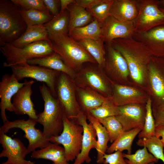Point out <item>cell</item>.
<instances>
[{"instance_id":"obj_36","label":"cell","mask_w":164,"mask_h":164,"mask_svg":"<svg viewBox=\"0 0 164 164\" xmlns=\"http://www.w3.org/2000/svg\"><path fill=\"white\" fill-rule=\"evenodd\" d=\"M146 114L144 126L138 135L139 138H148L155 135V126L153 115L152 101L149 97L146 104Z\"/></svg>"},{"instance_id":"obj_43","label":"cell","mask_w":164,"mask_h":164,"mask_svg":"<svg viewBox=\"0 0 164 164\" xmlns=\"http://www.w3.org/2000/svg\"><path fill=\"white\" fill-rule=\"evenodd\" d=\"M152 109L155 128L160 127L164 128V109L160 110Z\"/></svg>"},{"instance_id":"obj_28","label":"cell","mask_w":164,"mask_h":164,"mask_svg":"<svg viewBox=\"0 0 164 164\" xmlns=\"http://www.w3.org/2000/svg\"><path fill=\"white\" fill-rule=\"evenodd\" d=\"M67 9L69 13L68 34L74 29L85 26L94 19L86 9L75 3L70 4Z\"/></svg>"},{"instance_id":"obj_11","label":"cell","mask_w":164,"mask_h":164,"mask_svg":"<svg viewBox=\"0 0 164 164\" xmlns=\"http://www.w3.org/2000/svg\"><path fill=\"white\" fill-rule=\"evenodd\" d=\"M137 1L139 9L134 20L135 32H145L164 24V12L159 7V0Z\"/></svg>"},{"instance_id":"obj_13","label":"cell","mask_w":164,"mask_h":164,"mask_svg":"<svg viewBox=\"0 0 164 164\" xmlns=\"http://www.w3.org/2000/svg\"><path fill=\"white\" fill-rule=\"evenodd\" d=\"M13 74L19 81L25 78H30L45 83L56 98V81L60 72L37 65H31L27 63L12 66Z\"/></svg>"},{"instance_id":"obj_44","label":"cell","mask_w":164,"mask_h":164,"mask_svg":"<svg viewBox=\"0 0 164 164\" xmlns=\"http://www.w3.org/2000/svg\"><path fill=\"white\" fill-rule=\"evenodd\" d=\"M101 0H75V3L86 9H91L99 3Z\"/></svg>"},{"instance_id":"obj_32","label":"cell","mask_w":164,"mask_h":164,"mask_svg":"<svg viewBox=\"0 0 164 164\" xmlns=\"http://www.w3.org/2000/svg\"><path fill=\"white\" fill-rule=\"evenodd\" d=\"M69 13L65 10L60 11L59 14L43 25L49 35L68 34Z\"/></svg>"},{"instance_id":"obj_26","label":"cell","mask_w":164,"mask_h":164,"mask_svg":"<svg viewBox=\"0 0 164 164\" xmlns=\"http://www.w3.org/2000/svg\"><path fill=\"white\" fill-rule=\"evenodd\" d=\"M63 147L56 143L50 142L45 147L35 150L31 154L33 158L49 160L54 164H69L65 155Z\"/></svg>"},{"instance_id":"obj_50","label":"cell","mask_w":164,"mask_h":164,"mask_svg":"<svg viewBox=\"0 0 164 164\" xmlns=\"http://www.w3.org/2000/svg\"></svg>"},{"instance_id":"obj_18","label":"cell","mask_w":164,"mask_h":164,"mask_svg":"<svg viewBox=\"0 0 164 164\" xmlns=\"http://www.w3.org/2000/svg\"><path fill=\"white\" fill-rule=\"evenodd\" d=\"M133 38L142 43L152 56L164 58V24L145 32H135Z\"/></svg>"},{"instance_id":"obj_2","label":"cell","mask_w":164,"mask_h":164,"mask_svg":"<svg viewBox=\"0 0 164 164\" xmlns=\"http://www.w3.org/2000/svg\"><path fill=\"white\" fill-rule=\"evenodd\" d=\"M49 37L54 52L76 73L82 68L85 63H97L82 45L68 34L49 35Z\"/></svg>"},{"instance_id":"obj_9","label":"cell","mask_w":164,"mask_h":164,"mask_svg":"<svg viewBox=\"0 0 164 164\" xmlns=\"http://www.w3.org/2000/svg\"><path fill=\"white\" fill-rule=\"evenodd\" d=\"M77 86L74 79L60 72L55 85L56 98L60 103L67 117L76 119L82 111L76 96Z\"/></svg>"},{"instance_id":"obj_47","label":"cell","mask_w":164,"mask_h":164,"mask_svg":"<svg viewBox=\"0 0 164 164\" xmlns=\"http://www.w3.org/2000/svg\"><path fill=\"white\" fill-rule=\"evenodd\" d=\"M159 5L162 7L161 8L164 9V0H159Z\"/></svg>"},{"instance_id":"obj_41","label":"cell","mask_w":164,"mask_h":164,"mask_svg":"<svg viewBox=\"0 0 164 164\" xmlns=\"http://www.w3.org/2000/svg\"><path fill=\"white\" fill-rule=\"evenodd\" d=\"M123 153L122 152L117 151L111 154H105L103 164H128L124 159Z\"/></svg>"},{"instance_id":"obj_48","label":"cell","mask_w":164,"mask_h":164,"mask_svg":"<svg viewBox=\"0 0 164 164\" xmlns=\"http://www.w3.org/2000/svg\"><path fill=\"white\" fill-rule=\"evenodd\" d=\"M160 9L163 12H164V9H162L161 8H160Z\"/></svg>"},{"instance_id":"obj_3","label":"cell","mask_w":164,"mask_h":164,"mask_svg":"<svg viewBox=\"0 0 164 164\" xmlns=\"http://www.w3.org/2000/svg\"><path fill=\"white\" fill-rule=\"evenodd\" d=\"M39 91L44 102L43 111L37 114V122L43 125V132L47 138L59 135L63 128V109L58 100L43 83Z\"/></svg>"},{"instance_id":"obj_1","label":"cell","mask_w":164,"mask_h":164,"mask_svg":"<svg viewBox=\"0 0 164 164\" xmlns=\"http://www.w3.org/2000/svg\"><path fill=\"white\" fill-rule=\"evenodd\" d=\"M110 43L125 58L134 85L145 91L147 67L152 56L145 47L133 37L116 39Z\"/></svg>"},{"instance_id":"obj_6","label":"cell","mask_w":164,"mask_h":164,"mask_svg":"<svg viewBox=\"0 0 164 164\" xmlns=\"http://www.w3.org/2000/svg\"><path fill=\"white\" fill-rule=\"evenodd\" d=\"M63 121V128L61 133L50 137V142L62 145L67 161H73L81 150L83 128L77 119H69L65 113Z\"/></svg>"},{"instance_id":"obj_25","label":"cell","mask_w":164,"mask_h":164,"mask_svg":"<svg viewBox=\"0 0 164 164\" xmlns=\"http://www.w3.org/2000/svg\"><path fill=\"white\" fill-rule=\"evenodd\" d=\"M42 40L50 41L49 34L44 25H40L27 27L20 37L10 44L15 47L21 48Z\"/></svg>"},{"instance_id":"obj_17","label":"cell","mask_w":164,"mask_h":164,"mask_svg":"<svg viewBox=\"0 0 164 164\" xmlns=\"http://www.w3.org/2000/svg\"><path fill=\"white\" fill-rule=\"evenodd\" d=\"M102 37L105 43H109L118 39L133 37L135 32L134 20L120 21L110 15L101 27Z\"/></svg>"},{"instance_id":"obj_40","label":"cell","mask_w":164,"mask_h":164,"mask_svg":"<svg viewBox=\"0 0 164 164\" xmlns=\"http://www.w3.org/2000/svg\"><path fill=\"white\" fill-rule=\"evenodd\" d=\"M11 0L22 9L26 10H38L49 12L46 8L43 0Z\"/></svg>"},{"instance_id":"obj_22","label":"cell","mask_w":164,"mask_h":164,"mask_svg":"<svg viewBox=\"0 0 164 164\" xmlns=\"http://www.w3.org/2000/svg\"><path fill=\"white\" fill-rule=\"evenodd\" d=\"M137 0H114L110 15L122 22L135 20L138 12Z\"/></svg>"},{"instance_id":"obj_35","label":"cell","mask_w":164,"mask_h":164,"mask_svg":"<svg viewBox=\"0 0 164 164\" xmlns=\"http://www.w3.org/2000/svg\"><path fill=\"white\" fill-rule=\"evenodd\" d=\"M114 0H101L93 8L86 9L96 19L101 27L105 21L110 15V10Z\"/></svg>"},{"instance_id":"obj_49","label":"cell","mask_w":164,"mask_h":164,"mask_svg":"<svg viewBox=\"0 0 164 164\" xmlns=\"http://www.w3.org/2000/svg\"><path fill=\"white\" fill-rule=\"evenodd\" d=\"M155 163L154 162H152L150 163H149V164H155Z\"/></svg>"},{"instance_id":"obj_30","label":"cell","mask_w":164,"mask_h":164,"mask_svg":"<svg viewBox=\"0 0 164 164\" xmlns=\"http://www.w3.org/2000/svg\"><path fill=\"white\" fill-rule=\"evenodd\" d=\"M68 35L77 41L86 39L97 40L102 37L101 28L97 20L94 19L85 26L74 29Z\"/></svg>"},{"instance_id":"obj_21","label":"cell","mask_w":164,"mask_h":164,"mask_svg":"<svg viewBox=\"0 0 164 164\" xmlns=\"http://www.w3.org/2000/svg\"><path fill=\"white\" fill-rule=\"evenodd\" d=\"M25 80V84L13 96L12 103L14 112L17 115L27 114L29 118L36 120L37 114L31 99L32 86L35 81Z\"/></svg>"},{"instance_id":"obj_34","label":"cell","mask_w":164,"mask_h":164,"mask_svg":"<svg viewBox=\"0 0 164 164\" xmlns=\"http://www.w3.org/2000/svg\"><path fill=\"white\" fill-rule=\"evenodd\" d=\"M136 144L139 146L146 147L150 153L164 164V147L160 138L155 135L148 138H139Z\"/></svg>"},{"instance_id":"obj_27","label":"cell","mask_w":164,"mask_h":164,"mask_svg":"<svg viewBox=\"0 0 164 164\" xmlns=\"http://www.w3.org/2000/svg\"><path fill=\"white\" fill-rule=\"evenodd\" d=\"M86 115L87 119L92 124L96 132L97 140L96 149L97 152V162L103 164L104 161L103 157L106 152L108 143L110 140L109 134L105 127L97 118L90 113Z\"/></svg>"},{"instance_id":"obj_38","label":"cell","mask_w":164,"mask_h":164,"mask_svg":"<svg viewBox=\"0 0 164 164\" xmlns=\"http://www.w3.org/2000/svg\"><path fill=\"white\" fill-rule=\"evenodd\" d=\"M97 119L107 130L111 142H113L124 131L121 124L115 116Z\"/></svg>"},{"instance_id":"obj_5","label":"cell","mask_w":164,"mask_h":164,"mask_svg":"<svg viewBox=\"0 0 164 164\" xmlns=\"http://www.w3.org/2000/svg\"><path fill=\"white\" fill-rule=\"evenodd\" d=\"M0 50L5 57V67L27 63L29 60L45 57L55 52L50 41L35 42L21 48L15 47L9 43L0 45Z\"/></svg>"},{"instance_id":"obj_20","label":"cell","mask_w":164,"mask_h":164,"mask_svg":"<svg viewBox=\"0 0 164 164\" xmlns=\"http://www.w3.org/2000/svg\"><path fill=\"white\" fill-rule=\"evenodd\" d=\"M78 123L83 128L82 141V149L73 164H82L85 162L90 163L91 160L89 156L91 150L97 146V135L95 130L90 122L88 123L87 115L82 111L76 118Z\"/></svg>"},{"instance_id":"obj_42","label":"cell","mask_w":164,"mask_h":164,"mask_svg":"<svg viewBox=\"0 0 164 164\" xmlns=\"http://www.w3.org/2000/svg\"><path fill=\"white\" fill-rule=\"evenodd\" d=\"M43 1L46 8L53 16H55L59 14L60 12L59 6H60V0H43Z\"/></svg>"},{"instance_id":"obj_45","label":"cell","mask_w":164,"mask_h":164,"mask_svg":"<svg viewBox=\"0 0 164 164\" xmlns=\"http://www.w3.org/2000/svg\"><path fill=\"white\" fill-rule=\"evenodd\" d=\"M75 0H60V11L67 9L68 6L70 4L75 3Z\"/></svg>"},{"instance_id":"obj_39","label":"cell","mask_w":164,"mask_h":164,"mask_svg":"<svg viewBox=\"0 0 164 164\" xmlns=\"http://www.w3.org/2000/svg\"><path fill=\"white\" fill-rule=\"evenodd\" d=\"M89 113L97 119L101 118L116 116L118 114V110L111 98L107 97L100 106L91 110Z\"/></svg>"},{"instance_id":"obj_7","label":"cell","mask_w":164,"mask_h":164,"mask_svg":"<svg viewBox=\"0 0 164 164\" xmlns=\"http://www.w3.org/2000/svg\"><path fill=\"white\" fill-rule=\"evenodd\" d=\"M146 92L152 109H164V58L152 56L147 67Z\"/></svg>"},{"instance_id":"obj_23","label":"cell","mask_w":164,"mask_h":164,"mask_svg":"<svg viewBox=\"0 0 164 164\" xmlns=\"http://www.w3.org/2000/svg\"><path fill=\"white\" fill-rule=\"evenodd\" d=\"M27 63L31 65H38L65 73L74 79L76 72L63 61L60 56L56 52L48 56L33 59Z\"/></svg>"},{"instance_id":"obj_12","label":"cell","mask_w":164,"mask_h":164,"mask_svg":"<svg viewBox=\"0 0 164 164\" xmlns=\"http://www.w3.org/2000/svg\"><path fill=\"white\" fill-rule=\"evenodd\" d=\"M36 120L29 118L27 120L18 119L13 121H7L0 128V133L5 134L13 128L21 129L24 132V137L29 142L27 147L28 154L38 148L42 149L50 142L43 132L37 129L35 126L37 123Z\"/></svg>"},{"instance_id":"obj_10","label":"cell","mask_w":164,"mask_h":164,"mask_svg":"<svg viewBox=\"0 0 164 164\" xmlns=\"http://www.w3.org/2000/svg\"><path fill=\"white\" fill-rule=\"evenodd\" d=\"M105 45L106 61L103 70L108 77L114 83L135 86L132 82L127 63L124 57L110 43Z\"/></svg>"},{"instance_id":"obj_4","label":"cell","mask_w":164,"mask_h":164,"mask_svg":"<svg viewBox=\"0 0 164 164\" xmlns=\"http://www.w3.org/2000/svg\"><path fill=\"white\" fill-rule=\"evenodd\" d=\"M21 8L11 0H0V45L11 43L25 31Z\"/></svg>"},{"instance_id":"obj_8","label":"cell","mask_w":164,"mask_h":164,"mask_svg":"<svg viewBox=\"0 0 164 164\" xmlns=\"http://www.w3.org/2000/svg\"><path fill=\"white\" fill-rule=\"evenodd\" d=\"M74 80L77 86L93 90L108 98H111L113 82L98 66L82 67L76 73Z\"/></svg>"},{"instance_id":"obj_14","label":"cell","mask_w":164,"mask_h":164,"mask_svg":"<svg viewBox=\"0 0 164 164\" xmlns=\"http://www.w3.org/2000/svg\"><path fill=\"white\" fill-rule=\"evenodd\" d=\"M0 143L3 147L0 157L7 158V161L1 164H35L25 159L28 154L27 148L19 139L12 138L5 134L0 133Z\"/></svg>"},{"instance_id":"obj_37","label":"cell","mask_w":164,"mask_h":164,"mask_svg":"<svg viewBox=\"0 0 164 164\" xmlns=\"http://www.w3.org/2000/svg\"><path fill=\"white\" fill-rule=\"evenodd\" d=\"M124 158L128 164H149L157 162L158 160L147 151L146 147H144L141 149L138 150L134 154L123 153Z\"/></svg>"},{"instance_id":"obj_16","label":"cell","mask_w":164,"mask_h":164,"mask_svg":"<svg viewBox=\"0 0 164 164\" xmlns=\"http://www.w3.org/2000/svg\"><path fill=\"white\" fill-rule=\"evenodd\" d=\"M118 114L116 117L124 131L143 127L146 114V104H135L118 107Z\"/></svg>"},{"instance_id":"obj_15","label":"cell","mask_w":164,"mask_h":164,"mask_svg":"<svg viewBox=\"0 0 164 164\" xmlns=\"http://www.w3.org/2000/svg\"><path fill=\"white\" fill-rule=\"evenodd\" d=\"M112 100L117 106L135 104H146L149 96L143 89L135 86L112 82Z\"/></svg>"},{"instance_id":"obj_29","label":"cell","mask_w":164,"mask_h":164,"mask_svg":"<svg viewBox=\"0 0 164 164\" xmlns=\"http://www.w3.org/2000/svg\"><path fill=\"white\" fill-rule=\"evenodd\" d=\"M78 42L95 59L98 66L103 69L105 65L106 55L103 38L102 37L97 40L84 39Z\"/></svg>"},{"instance_id":"obj_31","label":"cell","mask_w":164,"mask_h":164,"mask_svg":"<svg viewBox=\"0 0 164 164\" xmlns=\"http://www.w3.org/2000/svg\"><path fill=\"white\" fill-rule=\"evenodd\" d=\"M141 130V128H137L124 131L108 147L106 152L110 154L114 151H120L122 152L126 150L128 154H131L132 142Z\"/></svg>"},{"instance_id":"obj_46","label":"cell","mask_w":164,"mask_h":164,"mask_svg":"<svg viewBox=\"0 0 164 164\" xmlns=\"http://www.w3.org/2000/svg\"><path fill=\"white\" fill-rule=\"evenodd\" d=\"M155 135L158 137L161 138L160 139L164 148V128L160 127L155 128Z\"/></svg>"},{"instance_id":"obj_24","label":"cell","mask_w":164,"mask_h":164,"mask_svg":"<svg viewBox=\"0 0 164 164\" xmlns=\"http://www.w3.org/2000/svg\"><path fill=\"white\" fill-rule=\"evenodd\" d=\"M76 93L81 111L86 115L100 106L107 98L89 88L77 87Z\"/></svg>"},{"instance_id":"obj_33","label":"cell","mask_w":164,"mask_h":164,"mask_svg":"<svg viewBox=\"0 0 164 164\" xmlns=\"http://www.w3.org/2000/svg\"><path fill=\"white\" fill-rule=\"evenodd\" d=\"M21 13L27 27L44 25L54 17L49 12L38 10H26L21 8Z\"/></svg>"},{"instance_id":"obj_19","label":"cell","mask_w":164,"mask_h":164,"mask_svg":"<svg viewBox=\"0 0 164 164\" xmlns=\"http://www.w3.org/2000/svg\"><path fill=\"white\" fill-rule=\"evenodd\" d=\"M26 83H20L13 74H5L0 82V108L1 116L4 123L8 121L5 111L14 112L11 99L13 97Z\"/></svg>"}]
</instances>
